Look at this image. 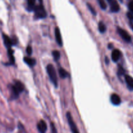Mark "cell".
Returning a JSON list of instances; mask_svg holds the SVG:
<instances>
[{
    "label": "cell",
    "mask_w": 133,
    "mask_h": 133,
    "mask_svg": "<svg viewBox=\"0 0 133 133\" xmlns=\"http://www.w3.org/2000/svg\"><path fill=\"white\" fill-rule=\"evenodd\" d=\"M117 72H118V75L119 76H121V75H123L124 74H125V70H124V69L121 66H119L118 71Z\"/></svg>",
    "instance_id": "cell-21"
},
{
    "label": "cell",
    "mask_w": 133,
    "mask_h": 133,
    "mask_svg": "<svg viewBox=\"0 0 133 133\" xmlns=\"http://www.w3.org/2000/svg\"><path fill=\"white\" fill-rule=\"evenodd\" d=\"M128 17L130 19V25H131L132 29H133V14H130V13H128Z\"/></svg>",
    "instance_id": "cell-22"
},
{
    "label": "cell",
    "mask_w": 133,
    "mask_h": 133,
    "mask_svg": "<svg viewBox=\"0 0 133 133\" xmlns=\"http://www.w3.org/2000/svg\"><path fill=\"white\" fill-rule=\"evenodd\" d=\"M110 101L112 102V103L114 105H119L121 103V98H120L119 96H118L116 94H113L110 97Z\"/></svg>",
    "instance_id": "cell-9"
},
{
    "label": "cell",
    "mask_w": 133,
    "mask_h": 133,
    "mask_svg": "<svg viewBox=\"0 0 133 133\" xmlns=\"http://www.w3.org/2000/svg\"><path fill=\"white\" fill-rule=\"evenodd\" d=\"M66 118H67L69 126H70V129H71L72 133H80L78 130V128H77L76 125L75 123L74 122V120H73L72 119V117L71 114H70V112L66 113Z\"/></svg>",
    "instance_id": "cell-4"
},
{
    "label": "cell",
    "mask_w": 133,
    "mask_h": 133,
    "mask_svg": "<svg viewBox=\"0 0 133 133\" xmlns=\"http://www.w3.org/2000/svg\"><path fill=\"white\" fill-rule=\"evenodd\" d=\"M12 97L14 99H16L19 96V94L20 92H23L24 90V86L22 84V82L19 81H16L15 82L14 85L12 86Z\"/></svg>",
    "instance_id": "cell-1"
},
{
    "label": "cell",
    "mask_w": 133,
    "mask_h": 133,
    "mask_svg": "<svg viewBox=\"0 0 133 133\" xmlns=\"http://www.w3.org/2000/svg\"><path fill=\"white\" fill-rule=\"evenodd\" d=\"M99 30L101 33H103L106 31V25H104V23L103 22H100L99 23Z\"/></svg>",
    "instance_id": "cell-17"
},
{
    "label": "cell",
    "mask_w": 133,
    "mask_h": 133,
    "mask_svg": "<svg viewBox=\"0 0 133 133\" xmlns=\"http://www.w3.org/2000/svg\"><path fill=\"white\" fill-rule=\"evenodd\" d=\"M55 36H56V40L57 43L59 46H62L63 45V42H62V38H61V32H60L59 28L56 27L55 28Z\"/></svg>",
    "instance_id": "cell-6"
},
{
    "label": "cell",
    "mask_w": 133,
    "mask_h": 133,
    "mask_svg": "<svg viewBox=\"0 0 133 133\" xmlns=\"http://www.w3.org/2000/svg\"><path fill=\"white\" fill-rule=\"evenodd\" d=\"M3 38L4 44H5V46L7 48V49H10V48H11L12 45H13V41H12V39L10 38L7 35H5V34L3 35Z\"/></svg>",
    "instance_id": "cell-10"
},
{
    "label": "cell",
    "mask_w": 133,
    "mask_h": 133,
    "mask_svg": "<svg viewBox=\"0 0 133 133\" xmlns=\"http://www.w3.org/2000/svg\"><path fill=\"white\" fill-rule=\"evenodd\" d=\"M98 3H99V5H100V8L103 10H105L106 9L107 6H106V3L104 2V0H98Z\"/></svg>",
    "instance_id": "cell-19"
},
{
    "label": "cell",
    "mask_w": 133,
    "mask_h": 133,
    "mask_svg": "<svg viewBox=\"0 0 133 133\" xmlns=\"http://www.w3.org/2000/svg\"><path fill=\"white\" fill-rule=\"evenodd\" d=\"M39 2L40 3V4H42V3H43V0H39Z\"/></svg>",
    "instance_id": "cell-26"
},
{
    "label": "cell",
    "mask_w": 133,
    "mask_h": 133,
    "mask_svg": "<svg viewBox=\"0 0 133 133\" xmlns=\"http://www.w3.org/2000/svg\"><path fill=\"white\" fill-rule=\"evenodd\" d=\"M52 55H53V58H54L55 61H58V60L60 58V56H61V55H60V53L58 51L55 50L52 52Z\"/></svg>",
    "instance_id": "cell-18"
},
{
    "label": "cell",
    "mask_w": 133,
    "mask_h": 133,
    "mask_svg": "<svg viewBox=\"0 0 133 133\" xmlns=\"http://www.w3.org/2000/svg\"><path fill=\"white\" fill-rule=\"evenodd\" d=\"M34 11H35V18H38V19H43L47 16L46 11L42 4L35 6Z\"/></svg>",
    "instance_id": "cell-3"
},
{
    "label": "cell",
    "mask_w": 133,
    "mask_h": 133,
    "mask_svg": "<svg viewBox=\"0 0 133 133\" xmlns=\"http://www.w3.org/2000/svg\"><path fill=\"white\" fill-rule=\"evenodd\" d=\"M27 1L29 10H30V11L33 10L35 7V2H36V0H27Z\"/></svg>",
    "instance_id": "cell-15"
},
{
    "label": "cell",
    "mask_w": 133,
    "mask_h": 133,
    "mask_svg": "<svg viewBox=\"0 0 133 133\" xmlns=\"http://www.w3.org/2000/svg\"><path fill=\"white\" fill-rule=\"evenodd\" d=\"M87 7H88V9H89V10L90 11H91V12L93 14V15H96V11H95V9H94V8L92 6H91V5H90L89 3H87Z\"/></svg>",
    "instance_id": "cell-20"
},
{
    "label": "cell",
    "mask_w": 133,
    "mask_h": 133,
    "mask_svg": "<svg viewBox=\"0 0 133 133\" xmlns=\"http://www.w3.org/2000/svg\"><path fill=\"white\" fill-rule=\"evenodd\" d=\"M37 129L40 133H45L47 130V125L44 120H40L37 124Z\"/></svg>",
    "instance_id": "cell-8"
},
{
    "label": "cell",
    "mask_w": 133,
    "mask_h": 133,
    "mask_svg": "<svg viewBox=\"0 0 133 133\" xmlns=\"http://www.w3.org/2000/svg\"><path fill=\"white\" fill-rule=\"evenodd\" d=\"M129 10L133 12V0H132V1L129 3Z\"/></svg>",
    "instance_id": "cell-24"
},
{
    "label": "cell",
    "mask_w": 133,
    "mask_h": 133,
    "mask_svg": "<svg viewBox=\"0 0 133 133\" xmlns=\"http://www.w3.org/2000/svg\"><path fill=\"white\" fill-rule=\"evenodd\" d=\"M13 53H14V52L11 48L8 49V55H9V62H10V64H14V57L13 55Z\"/></svg>",
    "instance_id": "cell-14"
},
{
    "label": "cell",
    "mask_w": 133,
    "mask_h": 133,
    "mask_svg": "<svg viewBox=\"0 0 133 133\" xmlns=\"http://www.w3.org/2000/svg\"><path fill=\"white\" fill-rule=\"evenodd\" d=\"M106 64H108V63H109V59H108V58H107V57H106Z\"/></svg>",
    "instance_id": "cell-25"
},
{
    "label": "cell",
    "mask_w": 133,
    "mask_h": 133,
    "mask_svg": "<svg viewBox=\"0 0 133 133\" xmlns=\"http://www.w3.org/2000/svg\"><path fill=\"white\" fill-rule=\"evenodd\" d=\"M125 79L128 88L131 90H133V78L129 75H126L125 76Z\"/></svg>",
    "instance_id": "cell-12"
},
{
    "label": "cell",
    "mask_w": 133,
    "mask_h": 133,
    "mask_svg": "<svg viewBox=\"0 0 133 133\" xmlns=\"http://www.w3.org/2000/svg\"><path fill=\"white\" fill-rule=\"evenodd\" d=\"M117 32L119 34L121 37L126 42H130L131 41V37L129 34L125 30L123 29L121 27H117Z\"/></svg>",
    "instance_id": "cell-5"
},
{
    "label": "cell",
    "mask_w": 133,
    "mask_h": 133,
    "mask_svg": "<svg viewBox=\"0 0 133 133\" xmlns=\"http://www.w3.org/2000/svg\"><path fill=\"white\" fill-rule=\"evenodd\" d=\"M107 1H108V3H109V2H110L111 1H112V0H107Z\"/></svg>",
    "instance_id": "cell-27"
},
{
    "label": "cell",
    "mask_w": 133,
    "mask_h": 133,
    "mask_svg": "<svg viewBox=\"0 0 133 133\" xmlns=\"http://www.w3.org/2000/svg\"><path fill=\"white\" fill-rule=\"evenodd\" d=\"M59 74L60 77L62 78V79H65L68 76V72L62 68H60L59 69Z\"/></svg>",
    "instance_id": "cell-16"
},
{
    "label": "cell",
    "mask_w": 133,
    "mask_h": 133,
    "mask_svg": "<svg viewBox=\"0 0 133 133\" xmlns=\"http://www.w3.org/2000/svg\"><path fill=\"white\" fill-rule=\"evenodd\" d=\"M110 5V10L113 12H117L119 10L120 7L118 3L116 0H112L110 2H109Z\"/></svg>",
    "instance_id": "cell-7"
},
{
    "label": "cell",
    "mask_w": 133,
    "mask_h": 133,
    "mask_svg": "<svg viewBox=\"0 0 133 133\" xmlns=\"http://www.w3.org/2000/svg\"><path fill=\"white\" fill-rule=\"evenodd\" d=\"M121 57V52L118 49H114L112 53V59L113 62H117Z\"/></svg>",
    "instance_id": "cell-11"
},
{
    "label": "cell",
    "mask_w": 133,
    "mask_h": 133,
    "mask_svg": "<svg viewBox=\"0 0 133 133\" xmlns=\"http://www.w3.org/2000/svg\"><path fill=\"white\" fill-rule=\"evenodd\" d=\"M26 51H27V53L29 55H31L32 54V48L30 45L27 46V49H26Z\"/></svg>",
    "instance_id": "cell-23"
},
{
    "label": "cell",
    "mask_w": 133,
    "mask_h": 133,
    "mask_svg": "<svg viewBox=\"0 0 133 133\" xmlns=\"http://www.w3.org/2000/svg\"><path fill=\"white\" fill-rule=\"evenodd\" d=\"M46 70L50 81L54 84L55 87H57V76L53 65L48 64L46 67Z\"/></svg>",
    "instance_id": "cell-2"
},
{
    "label": "cell",
    "mask_w": 133,
    "mask_h": 133,
    "mask_svg": "<svg viewBox=\"0 0 133 133\" xmlns=\"http://www.w3.org/2000/svg\"><path fill=\"white\" fill-rule=\"evenodd\" d=\"M23 61H24V62H26L28 66H31V67L35 66V64H36V61H35V60L33 59V58H30V57H24Z\"/></svg>",
    "instance_id": "cell-13"
},
{
    "label": "cell",
    "mask_w": 133,
    "mask_h": 133,
    "mask_svg": "<svg viewBox=\"0 0 133 133\" xmlns=\"http://www.w3.org/2000/svg\"><path fill=\"white\" fill-rule=\"evenodd\" d=\"M119 1H121V2H122V1H123V0H119Z\"/></svg>",
    "instance_id": "cell-28"
}]
</instances>
